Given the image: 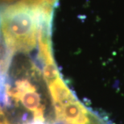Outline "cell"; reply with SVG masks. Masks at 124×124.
<instances>
[{"label": "cell", "instance_id": "8992f818", "mask_svg": "<svg viewBox=\"0 0 124 124\" xmlns=\"http://www.w3.org/2000/svg\"><path fill=\"white\" fill-rule=\"evenodd\" d=\"M54 124H64V123H63V122H62V121H57V122L55 123Z\"/></svg>", "mask_w": 124, "mask_h": 124}, {"label": "cell", "instance_id": "277c9868", "mask_svg": "<svg viewBox=\"0 0 124 124\" xmlns=\"http://www.w3.org/2000/svg\"><path fill=\"white\" fill-rule=\"evenodd\" d=\"M41 2V3H48L51 5H55L56 6L58 0H0V7L7 6V5H11L16 3L19 2Z\"/></svg>", "mask_w": 124, "mask_h": 124}, {"label": "cell", "instance_id": "7a4b0ae2", "mask_svg": "<svg viewBox=\"0 0 124 124\" xmlns=\"http://www.w3.org/2000/svg\"><path fill=\"white\" fill-rule=\"evenodd\" d=\"M55 112L58 121L67 124H90L89 111L77 98L55 109Z\"/></svg>", "mask_w": 124, "mask_h": 124}, {"label": "cell", "instance_id": "6da1fadb", "mask_svg": "<svg viewBox=\"0 0 124 124\" xmlns=\"http://www.w3.org/2000/svg\"><path fill=\"white\" fill-rule=\"evenodd\" d=\"M8 97H11L16 102H20L27 110L33 113V120L44 122V110L40 97L33 85L28 79H19L16 81L15 88L10 89L7 85Z\"/></svg>", "mask_w": 124, "mask_h": 124}, {"label": "cell", "instance_id": "5b68a950", "mask_svg": "<svg viewBox=\"0 0 124 124\" xmlns=\"http://www.w3.org/2000/svg\"><path fill=\"white\" fill-rule=\"evenodd\" d=\"M27 124H44V122H41V121H35L33 120V122L31 123H27Z\"/></svg>", "mask_w": 124, "mask_h": 124}, {"label": "cell", "instance_id": "3957f363", "mask_svg": "<svg viewBox=\"0 0 124 124\" xmlns=\"http://www.w3.org/2000/svg\"><path fill=\"white\" fill-rule=\"evenodd\" d=\"M48 86L55 109L76 98L61 76L51 83L48 84Z\"/></svg>", "mask_w": 124, "mask_h": 124}]
</instances>
